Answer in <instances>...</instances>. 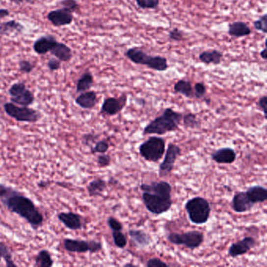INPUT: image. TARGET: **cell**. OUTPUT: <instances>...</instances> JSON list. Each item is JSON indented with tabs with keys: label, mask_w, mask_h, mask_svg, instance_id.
Returning a JSON list of instances; mask_svg holds the SVG:
<instances>
[{
	"label": "cell",
	"mask_w": 267,
	"mask_h": 267,
	"mask_svg": "<svg viewBox=\"0 0 267 267\" xmlns=\"http://www.w3.org/2000/svg\"><path fill=\"white\" fill-rule=\"evenodd\" d=\"M0 200L9 211L26 219L32 228L37 230L43 226L44 222L43 214L34 201L21 192L14 190L11 194Z\"/></svg>",
	"instance_id": "1"
},
{
	"label": "cell",
	"mask_w": 267,
	"mask_h": 267,
	"mask_svg": "<svg viewBox=\"0 0 267 267\" xmlns=\"http://www.w3.org/2000/svg\"><path fill=\"white\" fill-rule=\"evenodd\" d=\"M183 114L172 108H166L162 114L151 121L143 129V135H162L178 130L183 119Z\"/></svg>",
	"instance_id": "2"
},
{
	"label": "cell",
	"mask_w": 267,
	"mask_h": 267,
	"mask_svg": "<svg viewBox=\"0 0 267 267\" xmlns=\"http://www.w3.org/2000/svg\"><path fill=\"white\" fill-rule=\"evenodd\" d=\"M125 55L134 64L145 65L157 72H165L168 68V60L165 57L159 55L152 56L137 47L129 49Z\"/></svg>",
	"instance_id": "3"
},
{
	"label": "cell",
	"mask_w": 267,
	"mask_h": 267,
	"mask_svg": "<svg viewBox=\"0 0 267 267\" xmlns=\"http://www.w3.org/2000/svg\"><path fill=\"white\" fill-rule=\"evenodd\" d=\"M185 209L190 222L196 225L207 223L212 211L209 201L200 196L188 200L185 204Z\"/></svg>",
	"instance_id": "4"
},
{
	"label": "cell",
	"mask_w": 267,
	"mask_h": 267,
	"mask_svg": "<svg viewBox=\"0 0 267 267\" xmlns=\"http://www.w3.org/2000/svg\"><path fill=\"white\" fill-rule=\"evenodd\" d=\"M165 140L160 136H151L139 147V155L149 162H159L165 153Z\"/></svg>",
	"instance_id": "5"
},
{
	"label": "cell",
	"mask_w": 267,
	"mask_h": 267,
	"mask_svg": "<svg viewBox=\"0 0 267 267\" xmlns=\"http://www.w3.org/2000/svg\"><path fill=\"white\" fill-rule=\"evenodd\" d=\"M4 110L8 116L19 122L35 123L40 120L43 114L39 110L28 107L19 106L14 103H6L3 105Z\"/></svg>",
	"instance_id": "6"
},
{
	"label": "cell",
	"mask_w": 267,
	"mask_h": 267,
	"mask_svg": "<svg viewBox=\"0 0 267 267\" xmlns=\"http://www.w3.org/2000/svg\"><path fill=\"white\" fill-rule=\"evenodd\" d=\"M142 201L147 211L155 215H161L169 211L173 204L172 198L149 192H143Z\"/></svg>",
	"instance_id": "7"
},
{
	"label": "cell",
	"mask_w": 267,
	"mask_h": 267,
	"mask_svg": "<svg viewBox=\"0 0 267 267\" xmlns=\"http://www.w3.org/2000/svg\"><path fill=\"white\" fill-rule=\"evenodd\" d=\"M167 240L175 245H184L189 249L194 250L203 244L205 235L198 231L170 233L167 236Z\"/></svg>",
	"instance_id": "8"
},
{
	"label": "cell",
	"mask_w": 267,
	"mask_h": 267,
	"mask_svg": "<svg viewBox=\"0 0 267 267\" xmlns=\"http://www.w3.org/2000/svg\"><path fill=\"white\" fill-rule=\"evenodd\" d=\"M64 249L72 253H97L103 249L101 242L95 240H85L65 238L63 241Z\"/></svg>",
	"instance_id": "9"
},
{
	"label": "cell",
	"mask_w": 267,
	"mask_h": 267,
	"mask_svg": "<svg viewBox=\"0 0 267 267\" xmlns=\"http://www.w3.org/2000/svg\"><path fill=\"white\" fill-rule=\"evenodd\" d=\"M182 153L181 148L174 143H168L167 150H165V159L160 164L159 168V177H166L170 174L174 168L176 160Z\"/></svg>",
	"instance_id": "10"
},
{
	"label": "cell",
	"mask_w": 267,
	"mask_h": 267,
	"mask_svg": "<svg viewBox=\"0 0 267 267\" xmlns=\"http://www.w3.org/2000/svg\"><path fill=\"white\" fill-rule=\"evenodd\" d=\"M128 101L126 94H122L119 97H108L103 102L101 108V114L108 116H114L120 113Z\"/></svg>",
	"instance_id": "11"
},
{
	"label": "cell",
	"mask_w": 267,
	"mask_h": 267,
	"mask_svg": "<svg viewBox=\"0 0 267 267\" xmlns=\"http://www.w3.org/2000/svg\"><path fill=\"white\" fill-rule=\"evenodd\" d=\"M256 240L252 237H245L241 240L235 242L229 248L228 256L238 258L244 256L256 246Z\"/></svg>",
	"instance_id": "12"
},
{
	"label": "cell",
	"mask_w": 267,
	"mask_h": 267,
	"mask_svg": "<svg viewBox=\"0 0 267 267\" xmlns=\"http://www.w3.org/2000/svg\"><path fill=\"white\" fill-rule=\"evenodd\" d=\"M47 18L55 27L69 26L73 22V14L64 8L52 10L47 14Z\"/></svg>",
	"instance_id": "13"
},
{
	"label": "cell",
	"mask_w": 267,
	"mask_h": 267,
	"mask_svg": "<svg viewBox=\"0 0 267 267\" xmlns=\"http://www.w3.org/2000/svg\"><path fill=\"white\" fill-rule=\"evenodd\" d=\"M57 219L64 227L69 229L70 231H80L83 227L82 217L78 213L68 212L60 213L57 215Z\"/></svg>",
	"instance_id": "14"
},
{
	"label": "cell",
	"mask_w": 267,
	"mask_h": 267,
	"mask_svg": "<svg viewBox=\"0 0 267 267\" xmlns=\"http://www.w3.org/2000/svg\"><path fill=\"white\" fill-rule=\"evenodd\" d=\"M255 204L249 199L245 191L238 192L233 197V210L236 213H244L249 212L253 209Z\"/></svg>",
	"instance_id": "15"
},
{
	"label": "cell",
	"mask_w": 267,
	"mask_h": 267,
	"mask_svg": "<svg viewBox=\"0 0 267 267\" xmlns=\"http://www.w3.org/2000/svg\"><path fill=\"white\" fill-rule=\"evenodd\" d=\"M140 190L143 192H149L160 195L172 198V187L170 184L166 181H159V182H152L151 184H142L140 185Z\"/></svg>",
	"instance_id": "16"
},
{
	"label": "cell",
	"mask_w": 267,
	"mask_h": 267,
	"mask_svg": "<svg viewBox=\"0 0 267 267\" xmlns=\"http://www.w3.org/2000/svg\"><path fill=\"white\" fill-rule=\"evenodd\" d=\"M211 158L218 164H233L236 161V151L231 147H221L212 154Z\"/></svg>",
	"instance_id": "17"
},
{
	"label": "cell",
	"mask_w": 267,
	"mask_h": 267,
	"mask_svg": "<svg viewBox=\"0 0 267 267\" xmlns=\"http://www.w3.org/2000/svg\"><path fill=\"white\" fill-rule=\"evenodd\" d=\"M57 43L56 38L53 35H44L37 39L33 45L34 51L38 54H46Z\"/></svg>",
	"instance_id": "18"
},
{
	"label": "cell",
	"mask_w": 267,
	"mask_h": 267,
	"mask_svg": "<svg viewBox=\"0 0 267 267\" xmlns=\"http://www.w3.org/2000/svg\"><path fill=\"white\" fill-rule=\"evenodd\" d=\"M129 235H130L131 241L139 248H145L152 242L151 235L143 230L132 229L129 231Z\"/></svg>",
	"instance_id": "19"
},
{
	"label": "cell",
	"mask_w": 267,
	"mask_h": 267,
	"mask_svg": "<svg viewBox=\"0 0 267 267\" xmlns=\"http://www.w3.org/2000/svg\"><path fill=\"white\" fill-rule=\"evenodd\" d=\"M97 95L95 91H88L81 93L76 99V104L81 108L85 110L93 109L97 105Z\"/></svg>",
	"instance_id": "20"
},
{
	"label": "cell",
	"mask_w": 267,
	"mask_h": 267,
	"mask_svg": "<svg viewBox=\"0 0 267 267\" xmlns=\"http://www.w3.org/2000/svg\"><path fill=\"white\" fill-rule=\"evenodd\" d=\"M227 32L234 38H241L251 35L252 29L245 22H234L229 25Z\"/></svg>",
	"instance_id": "21"
},
{
	"label": "cell",
	"mask_w": 267,
	"mask_h": 267,
	"mask_svg": "<svg viewBox=\"0 0 267 267\" xmlns=\"http://www.w3.org/2000/svg\"><path fill=\"white\" fill-rule=\"evenodd\" d=\"M50 53L56 59H58L63 62H68L72 57V49L68 47L66 44L59 43V42L53 47Z\"/></svg>",
	"instance_id": "22"
},
{
	"label": "cell",
	"mask_w": 267,
	"mask_h": 267,
	"mask_svg": "<svg viewBox=\"0 0 267 267\" xmlns=\"http://www.w3.org/2000/svg\"><path fill=\"white\" fill-rule=\"evenodd\" d=\"M245 192L249 199L255 205L264 203L267 200V189L260 185L250 187Z\"/></svg>",
	"instance_id": "23"
},
{
	"label": "cell",
	"mask_w": 267,
	"mask_h": 267,
	"mask_svg": "<svg viewBox=\"0 0 267 267\" xmlns=\"http://www.w3.org/2000/svg\"><path fill=\"white\" fill-rule=\"evenodd\" d=\"M223 53L218 50H212L201 53L198 56L200 61L203 64H219L223 59Z\"/></svg>",
	"instance_id": "24"
},
{
	"label": "cell",
	"mask_w": 267,
	"mask_h": 267,
	"mask_svg": "<svg viewBox=\"0 0 267 267\" xmlns=\"http://www.w3.org/2000/svg\"><path fill=\"white\" fill-rule=\"evenodd\" d=\"M107 184L105 180L101 178L95 179L92 180L91 182L88 184L87 192L89 195L92 198L101 197L104 194V192L107 189Z\"/></svg>",
	"instance_id": "25"
},
{
	"label": "cell",
	"mask_w": 267,
	"mask_h": 267,
	"mask_svg": "<svg viewBox=\"0 0 267 267\" xmlns=\"http://www.w3.org/2000/svg\"><path fill=\"white\" fill-rule=\"evenodd\" d=\"M25 30L22 24L16 22L15 20H10L9 22H3L0 25V35H10L14 33H22Z\"/></svg>",
	"instance_id": "26"
},
{
	"label": "cell",
	"mask_w": 267,
	"mask_h": 267,
	"mask_svg": "<svg viewBox=\"0 0 267 267\" xmlns=\"http://www.w3.org/2000/svg\"><path fill=\"white\" fill-rule=\"evenodd\" d=\"M10 101L19 106L29 107L35 102V96L29 89H26L15 97H10Z\"/></svg>",
	"instance_id": "27"
},
{
	"label": "cell",
	"mask_w": 267,
	"mask_h": 267,
	"mask_svg": "<svg viewBox=\"0 0 267 267\" xmlns=\"http://www.w3.org/2000/svg\"><path fill=\"white\" fill-rule=\"evenodd\" d=\"M94 83L93 74L89 71H86L81 75L76 84V93H83L91 89Z\"/></svg>",
	"instance_id": "28"
},
{
	"label": "cell",
	"mask_w": 267,
	"mask_h": 267,
	"mask_svg": "<svg viewBox=\"0 0 267 267\" xmlns=\"http://www.w3.org/2000/svg\"><path fill=\"white\" fill-rule=\"evenodd\" d=\"M174 92L176 93H180L187 98L194 97V88L192 87V84L187 80H179L174 85Z\"/></svg>",
	"instance_id": "29"
},
{
	"label": "cell",
	"mask_w": 267,
	"mask_h": 267,
	"mask_svg": "<svg viewBox=\"0 0 267 267\" xmlns=\"http://www.w3.org/2000/svg\"><path fill=\"white\" fill-rule=\"evenodd\" d=\"M53 264H54V261L53 259L52 254L49 252L48 250L43 249L37 254L34 267H52Z\"/></svg>",
	"instance_id": "30"
},
{
	"label": "cell",
	"mask_w": 267,
	"mask_h": 267,
	"mask_svg": "<svg viewBox=\"0 0 267 267\" xmlns=\"http://www.w3.org/2000/svg\"><path fill=\"white\" fill-rule=\"evenodd\" d=\"M184 126L186 129L196 130L201 127V121L198 120V117L194 113H188L183 116Z\"/></svg>",
	"instance_id": "31"
},
{
	"label": "cell",
	"mask_w": 267,
	"mask_h": 267,
	"mask_svg": "<svg viewBox=\"0 0 267 267\" xmlns=\"http://www.w3.org/2000/svg\"><path fill=\"white\" fill-rule=\"evenodd\" d=\"M0 255L2 256V259H3L4 261L6 263V267H18L17 264H14L10 248L8 247L7 244L6 243H4L3 241H0Z\"/></svg>",
	"instance_id": "32"
},
{
	"label": "cell",
	"mask_w": 267,
	"mask_h": 267,
	"mask_svg": "<svg viewBox=\"0 0 267 267\" xmlns=\"http://www.w3.org/2000/svg\"><path fill=\"white\" fill-rule=\"evenodd\" d=\"M112 238L114 245L116 246L117 248L124 249L128 244L127 238L122 231H112Z\"/></svg>",
	"instance_id": "33"
},
{
	"label": "cell",
	"mask_w": 267,
	"mask_h": 267,
	"mask_svg": "<svg viewBox=\"0 0 267 267\" xmlns=\"http://www.w3.org/2000/svg\"><path fill=\"white\" fill-rule=\"evenodd\" d=\"M109 147H110V144L107 139L99 140V141L96 142L94 147H91V153L93 155L107 153L109 150Z\"/></svg>",
	"instance_id": "34"
},
{
	"label": "cell",
	"mask_w": 267,
	"mask_h": 267,
	"mask_svg": "<svg viewBox=\"0 0 267 267\" xmlns=\"http://www.w3.org/2000/svg\"><path fill=\"white\" fill-rule=\"evenodd\" d=\"M135 2L143 10H155L159 7L160 0H135Z\"/></svg>",
	"instance_id": "35"
},
{
	"label": "cell",
	"mask_w": 267,
	"mask_h": 267,
	"mask_svg": "<svg viewBox=\"0 0 267 267\" xmlns=\"http://www.w3.org/2000/svg\"><path fill=\"white\" fill-rule=\"evenodd\" d=\"M58 5L72 14L80 8V4L78 3L77 0H61Z\"/></svg>",
	"instance_id": "36"
},
{
	"label": "cell",
	"mask_w": 267,
	"mask_h": 267,
	"mask_svg": "<svg viewBox=\"0 0 267 267\" xmlns=\"http://www.w3.org/2000/svg\"><path fill=\"white\" fill-rule=\"evenodd\" d=\"M253 26L255 29L259 31H262L264 34L267 33V14L262 15L257 21L253 22Z\"/></svg>",
	"instance_id": "37"
},
{
	"label": "cell",
	"mask_w": 267,
	"mask_h": 267,
	"mask_svg": "<svg viewBox=\"0 0 267 267\" xmlns=\"http://www.w3.org/2000/svg\"><path fill=\"white\" fill-rule=\"evenodd\" d=\"M207 89L205 84L202 82H197L194 87V97L196 99H202L206 95Z\"/></svg>",
	"instance_id": "38"
},
{
	"label": "cell",
	"mask_w": 267,
	"mask_h": 267,
	"mask_svg": "<svg viewBox=\"0 0 267 267\" xmlns=\"http://www.w3.org/2000/svg\"><path fill=\"white\" fill-rule=\"evenodd\" d=\"M26 89H27V87H26V83L17 82V83L13 84L10 86V89L8 90V93L10 94V97H15L16 95H18L20 93L26 90Z\"/></svg>",
	"instance_id": "39"
},
{
	"label": "cell",
	"mask_w": 267,
	"mask_h": 267,
	"mask_svg": "<svg viewBox=\"0 0 267 267\" xmlns=\"http://www.w3.org/2000/svg\"><path fill=\"white\" fill-rule=\"evenodd\" d=\"M168 39L172 42H180V41L184 40V32L177 27H175L168 31Z\"/></svg>",
	"instance_id": "40"
},
{
	"label": "cell",
	"mask_w": 267,
	"mask_h": 267,
	"mask_svg": "<svg viewBox=\"0 0 267 267\" xmlns=\"http://www.w3.org/2000/svg\"><path fill=\"white\" fill-rule=\"evenodd\" d=\"M107 223L109 228L112 231H122L123 230V225L122 224L120 221L115 219L114 217L110 216L107 218Z\"/></svg>",
	"instance_id": "41"
},
{
	"label": "cell",
	"mask_w": 267,
	"mask_h": 267,
	"mask_svg": "<svg viewBox=\"0 0 267 267\" xmlns=\"http://www.w3.org/2000/svg\"><path fill=\"white\" fill-rule=\"evenodd\" d=\"M111 158L110 155H107L106 153L101 154L97 157V165L100 168H107L110 165Z\"/></svg>",
	"instance_id": "42"
},
{
	"label": "cell",
	"mask_w": 267,
	"mask_h": 267,
	"mask_svg": "<svg viewBox=\"0 0 267 267\" xmlns=\"http://www.w3.org/2000/svg\"><path fill=\"white\" fill-rule=\"evenodd\" d=\"M34 68H35V65L28 60H21L19 62L20 72H23V73H31L33 71Z\"/></svg>",
	"instance_id": "43"
},
{
	"label": "cell",
	"mask_w": 267,
	"mask_h": 267,
	"mask_svg": "<svg viewBox=\"0 0 267 267\" xmlns=\"http://www.w3.org/2000/svg\"><path fill=\"white\" fill-rule=\"evenodd\" d=\"M98 138V135H94L93 134H84L81 138V143L86 147H91L93 143H96Z\"/></svg>",
	"instance_id": "44"
},
{
	"label": "cell",
	"mask_w": 267,
	"mask_h": 267,
	"mask_svg": "<svg viewBox=\"0 0 267 267\" xmlns=\"http://www.w3.org/2000/svg\"><path fill=\"white\" fill-rule=\"evenodd\" d=\"M146 266H147V267H168V265L166 263L160 260L159 258H152V259H150V260H147Z\"/></svg>",
	"instance_id": "45"
},
{
	"label": "cell",
	"mask_w": 267,
	"mask_h": 267,
	"mask_svg": "<svg viewBox=\"0 0 267 267\" xmlns=\"http://www.w3.org/2000/svg\"><path fill=\"white\" fill-rule=\"evenodd\" d=\"M61 66V61L56 58H51L47 62V67L49 69L51 70V72H55L57 70L60 69Z\"/></svg>",
	"instance_id": "46"
},
{
	"label": "cell",
	"mask_w": 267,
	"mask_h": 267,
	"mask_svg": "<svg viewBox=\"0 0 267 267\" xmlns=\"http://www.w3.org/2000/svg\"><path fill=\"white\" fill-rule=\"evenodd\" d=\"M258 107L259 108L264 112V118L265 119H267V96H263V97H260L259 101L257 103Z\"/></svg>",
	"instance_id": "47"
},
{
	"label": "cell",
	"mask_w": 267,
	"mask_h": 267,
	"mask_svg": "<svg viewBox=\"0 0 267 267\" xmlns=\"http://www.w3.org/2000/svg\"><path fill=\"white\" fill-rule=\"evenodd\" d=\"M15 190L11 187H8L5 184H0V199L5 198L6 196L11 194L12 192Z\"/></svg>",
	"instance_id": "48"
},
{
	"label": "cell",
	"mask_w": 267,
	"mask_h": 267,
	"mask_svg": "<svg viewBox=\"0 0 267 267\" xmlns=\"http://www.w3.org/2000/svg\"><path fill=\"white\" fill-rule=\"evenodd\" d=\"M10 2L16 4L30 3L32 4L36 2L37 0H10Z\"/></svg>",
	"instance_id": "49"
},
{
	"label": "cell",
	"mask_w": 267,
	"mask_h": 267,
	"mask_svg": "<svg viewBox=\"0 0 267 267\" xmlns=\"http://www.w3.org/2000/svg\"><path fill=\"white\" fill-rule=\"evenodd\" d=\"M9 15H10V11L7 9H4V8L0 9V19L6 18V17Z\"/></svg>",
	"instance_id": "50"
},
{
	"label": "cell",
	"mask_w": 267,
	"mask_h": 267,
	"mask_svg": "<svg viewBox=\"0 0 267 267\" xmlns=\"http://www.w3.org/2000/svg\"><path fill=\"white\" fill-rule=\"evenodd\" d=\"M38 187L40 188H47L49 187V184L47 181H45V180H40L39 183H38Z\"/></svg>",
	"instance_id": "51"
},
{
	"label": "cell",
	"mask_w": 267,
	"mask_h": 267,
	"mask_svg": "<svg viewBox=\"0 0 267 267\" xmlns=\"http://www.w3.org/2000/svg\"><path fill=\"white\" fill-rule=\"evenodd\" d=\"M267 47H266L265 45V48L263 50V51L260 52V56H261L262 58L264 59V60H267Z\"/></svg>",
	"instance_id": "52"
},
{
	"label": "cell",
	"mask_w": 267,
	"mask_h": 267,
	"mask_svg": "<svg viewBox=\"0 0 267 267\" xmlns=\"http://www.w3.org/2000/svg\"><path fill=\"white\" fill-rule=\"evenodd\" d=\"M124 267H134V265H133V264H126V265H124Z\"/></svg>",
	"instance_id": "53"
},
{
	"label": "cell",
	"mask_w": 267,
	"mask_h": 267,
	"mask_svg": "<svg viewBox=\"0 0 267 267\" xmlns=\"http://www.w3.org/2000/svg\"><path fill=\"white\" fill-rule=\"evenodd\" d=\"M1 260H2V256L0 255V264H1Z\"/></svg>",
	"instance_id": "54"
}]
</instances>
